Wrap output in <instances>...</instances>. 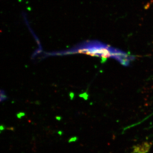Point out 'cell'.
<instances>
[{"label":"cell","instance_id":"6","mask_svg":"<svg viewBox=\"0 0 153 153\" xmlns=\"http://www.w3.org/2000/svg\"><path fill=\"white\" fill-rule=\"evenodd\" d=\"M57 120H60V118H59V117H57Z\"/></svg>","mask_w":153,"mask_h":153},{"label":"cell","instance_id":"2","mask_svg":"<svg viewBox=\"0 0 153 153\" xmlns=\"http://www.w3.org/2000/svg\"><path fill=\"white\" fill-rule=\"evenodd\" d=\"M77 140V137H72L69 140V141H68V143H72L76 141Z\"/></svg>","mask_w":153,"mask_h":153},{"label":"cell","instance_id":"3","mask_svg":"<svg viewBox=\"0 0 153 153\" xmlns=\"http://www.w3.org/2000/svg\"><path fill=\"white\" fill-rule=\"evenodd\" d=\"M24 115H25V114L23 113H21L18 114V117L19 118H21L22 117L24 116Z\"/></svg>","mask_w":153,"mask_h":153},{"label":"cell","instance_id":"4","mask_svg":"<svg viewBox=\"0 0 153 153\" xmlns=\"http://www.w3.org/2000/svg\"><path fill=\"white\" fill-rule=\"evenodd\" d=\"M4 129V127H3V126H1V127H0V129H1V130H3Z\"/></svg>","mask_w":153,"mask_h":153},{"label":"cell","instance_id":"5","mask_svg":"<svg viewBox=\"0 0 153 153\" xmlns=\"http://www.w3.org/2000/svg\"><path fill=\"white\" fill-rule=\"evenodd\" d=\"M58 134H60V135H61L62 134V132H61V131H59Z\"/></svg>","mask_w":153,"mask_h":153},{"label":"cell","instance_id":"1","mask_svg":"<svg viewBox=\"0 0 153 153\" xmlns=\"http://www.w3.org/2000/svg\"><path fill=\"white\" fill-rule=\"evenodd\" d=\"M152 145V142H144L141 144L135 145L132 147L131 153H148Z\"/></svg>","mask_w":153,"mask_h":153}]
</instances>
